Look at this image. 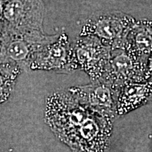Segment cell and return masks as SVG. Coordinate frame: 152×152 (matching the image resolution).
<instances>
[{
	"instance_id": "cell-1",
	"label": "cell",
	"mask_w": 152,
	"mask_h": 152,
	"mask_svg": "<svg viewBox=\"0 0 152 152\" xmlns=\"http://www.w3.org/2000/svg\"><path fill=\"white\" fill-rule=\"evenodd\" d=\"M93 111L68 90L58 91L47 99L45 119L57 138L68 145Z\"/></svg>"
},
{
	"instance_id": "cell-2",
	"label": "cell",
	"mask_w": 152,
	"mask_h": 152,
	"mask_svg": "<svg viewBox=\"0 0 152 152\" xmlns=\"http://www.w3.org/2000/svg\"><path fill=\"white\" fill-rule=\"evenodd\" d=\"M59 35H49L44 31L19 32L1 28V63H12L29 69L34 55L49 44L56 41Z\"/></svg>"
},
{
	"instance_id": "cell-3",
	"label": "cell",
	"mask_w": 152,
	"mask_h": 152,
	"mask_svg": "<svg viewBox=\"0 0 152 152\" xmlns=\"http://www.w3.org/2000/svg\"><path fill=\"white\" fill-rule=\"evenodd\" d=\"M136 20L130 15L119 11L96 12L83 24L80 36L97 38L111 49L123 48Z\"/></svg>"
},
{
	"instance_id": "cell-4",
	"label": "cell",
	"mask_w": 152,
	"mask_h": 152,
	"mask_svg": "<svg viewBox=\"0 0 152 152\" xmlns=\"http://www.w3.org/2000/svg\"><path fill=\"white\" fill-rule=\"evenodd\" d=\"M111 47L97 38L80 36L72 42L71 68L72 72L84 71L91 81L103 78L111 57Z\"/></svg>"
},
{
	"instance_id": "cell-5",
	"label": "cell",
	"mask_w": 152,
	"mask_h": 152,
	"mask_svg": "<svg viewBox=\"0 0 152 152\" xmlns=\"http://www.w3.org/2000/svg\"><path fill=\"white\" fill-rule=\"evenodd\" d=\"M1 28L19 32L44 31L42 0H0Z\"/></svg>"
},
{
	"instance_id": "cell-6",
	"label": "cell",
	"mask_w": 152,
	"mask_h": 152,
	"mask_svg": "<svg viewBox=\"0 0 152 152\" xmlns=\"http://www.w3.org/2000/svg\"><path fill=\"white\" fill-rule=\"evenodd\" d=\"M115 117L93 111L68 144L73 152H106L111 142Z\"/></svg>"
},
{
	"instance_id": "cell-7",
	"label": "cell",
	"mask_w": 152,
	"mask_h": 152,
	"mask_svg": "<svg viewBox=\"0 0 152 152\" xmlns=\"http://www.w3.org/2000/svg\"><path fill=\"white\" fill-rule=\"evenodd\" d=\"M120 87L104 80L91 81L90 84L68 89L82 103L94 111L117 115V102Z\"/></svg>"
},
{
	"instance_id": "cell-8",
	"label": "cell",
	"mask_w": 152,
	"mask_h": 152,
	"mask_svg": "<svg viewBox=\"0 0 152 152\" xmlns=\"http://www.w3.org/2000/svg\"><path fill=\"white\" fill-rule=\"evenodd\" d=\"M145 69L146 64L125 47L111 49L107 70L103 78L100 80L121 88L128 83L145 81Z\"/></svg>"
},
{
	"instance_id": "cell-9",
	"label": "cell",
	"mask_w": 152,
	"mask_h": 152,
	"mask_svg": "<svg viewBox=\"0 0 152 152\" xmlns=\"http://www.w3.org/2000/svg\"><path fill=\"white\" fill-rule=\"evenodd\" d=\"M72 43L66 33L59 34L54 42L49 44L34 55L29 66L31 71H47L71 73Z\"/></svg>"
},
{
	"instance_id": "cell-10",
	"label": "cell",
	"mask_w": 152,
	"mask_h": 152,
	"mask_svg": "<svg viewBox=\"0 0 152 152\" xmlns=\"http://www.w3.org/2000/svg\"><path fill=\"white\" fill-rule=\"evenodd\" d=\"M152 100V78L123 85L117 102V115H123Z\"/></svg>"
},
{
	"instance_id": "cell-11",
	"label": "cell",
	"mask_w": 152,
	"mask_h": 152,
	"mask_svg": "<svg viewBox=\"0 0 152 152\" xmlns=\"http://www.w3.org/2000/svg\"><path fill=\"white\" fill-rule=\"evenodd\" d=\"M123 47L147 65L152 52V20H136L127 36Z\"/></svg>"
},
{
	"instance_id": "cell-12",
	"label": "cell",
	"mask_w": 152,
	"mask_h": 152,
	"mask_svg": "<svg viewBox=\"0 0 152 152\" xmlns=\"http://www.w3.org/2000/svg\"><path fill=\"white\" fill-rule=\"evenodd\" d=\"M1 103L5 102L14 90L23 69L12 63H1Z\"/></svg>"
},
{
	"instance_id": "cell-13",
	"label": "cell",
	"mask_w": 152,
	"mask_h": 152,
	"mask_svg": "<svg viewBox=\"0 0 152 152\" xmlns=\"http://www.w3.org/2000/svg\"><path fill=\"white\" fill-rule=\"evenodd\" d=\"M151 78H152V52H151L147 59L145 73H144V79H145V80H148Z\"/></svg>"
}]
</instances>
